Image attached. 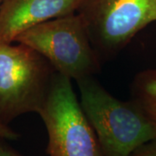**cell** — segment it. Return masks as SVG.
Masks as SVG:
<instances>
[{
    "mask_svg": "<svg viewBox=\"0 0 156 156\" xmlns=\"http://www.w3.org/2000/svg\"><path fill=\"white\" fill-rule=\"evenodd\" d=\"M80 104L98 140L103 156H130L156 139V124L134 101L109 94L93 76L76 81Z\"/></svg>",
    "mask_w": 156,
    "mask_h": 156,
    "instance_id": "cell-1",
    "label": "cell"
},
{
    "mask_svg": "<svg viewBox=\"0 0 156 156\" xmlns=\"http://www.w3.org/2000/svg\"><path fill=\"white\" fill-rule=\"evenodd\" d=\"M15 42L37 51L56 72L71 80L93 76L100 69V57L77 12L37 24Z\"/></svg>",
    "mask_w": 156,
    "mask_h": 156,
    "instance_id": "cell-2",
    "label": "cell"
},
{
    "mask_svg": "<svg viewBox=\"0 0 156 156\" xmlns=\"http://www.w3.org/2000/svg\"><path fill=\"white\" fill-rule=\"evenodd\" d=\"M55 72L31 48L0 41V119L8 124L23 114L38 113Z\"/></svg>",
    "mask_w": 156,
    "mask_h": 156,
    "instance_id": "cell-3",
    "label": "cell"
},
{
    "mask_svg": "<svg viewBox=\"0 0 156 156\" xmlns=\"http://www.w3.org/2000/svg\"><path fill=\"white\" fill-rule=\"evenodd\" d=\"M71 81L55 72L48 95L37 113L48 132L47 153L49 156H103Z\"/></svg>",
    "mask_w": 156,
    "mask_h": 156,
    "instance_id": "cell-4",
    "label": "cell"
},
{
    "mask_svg": "<svg viewBox=\"0 0 156 156\" xmlns=\"http://www.w3.org/2000/svg\"><path fill=\"white\" fill-rule=\"evenodd\" d=\"M77 13L97 55L108 57L155 22L156 0H84Z\"/></svg>",
    "mask_w": 156,
    "mask_h": 156,
    "instance_id": "cell-5",
    "label": "cell"
},
{
    "mask_svg": "<svg viewBox=\"0 0 156 156\" xmlns=\"http://www.w3.org/2000/svg\"><path fill=\"white\" fill-rule=\"evenodd\" d=\"M84 0H3L0 5V41L13 43L41 23L77 12Z\"/></svg>",
    "mask_w": 156,
    "mask_h": 156,
    "instance_id": "cell-6",
    "label": "cell"
},
{
    "mask_svg": "<svg viewBox=\"0 0 156 156\" xmlns=\"http://www.w3.org/2000/svg\"><path fill=\"white\" fill-rule=\"evenodd\" d=\"M131 90L132 100L156 124V69L138 73Z\"/></svg>",
    "mask_w": 156,
    "mask_h": 156,
    "instance_id": "cell-7",
    "label": "cell"
},
{
    "mask_svg": "<svg viewBox=\"0 0 156 156\" xmlns=\"http://www.w3.org/2000/svg\"><path fill=\"white\" fill-rule=\"evenodd\" d=\"M130 156H156V139L149 140L139 147Z\"/></svg>",
    "mask_w": 156,
    "mask_h": 156,
    "instance_id": "cell-8",
    "label": "cell"
},
{
    "mask_svg": "<svg viewBox=\"0 0 156 156\" xmlns=\"http://www.w3.org/2000/svg\"><path fill=\"white\" fill-rule=\"evenodd\" d=\"M19 134L14 130H12L8 124L4 122L0 119V139L3 140H17Z\"/></svg>",
    "mask_w": 156,
    "mask_h": 156,
    "instance_id": "cell-9",
    "label": "cell"
},
{
    "mask_svg": "<svg viewBox=\"0 0 156 156\" xmlns=\"http://www.w3.org/2000/svg\"><path fill=\"white\" fill-rule=\"evenodd\" d=\"M5 140L0 139V156H23L18 152L11 148L4 141Z\"/></svg>",
    "mask_w": 156,
    "mask_h": 156,
    "instance_id": "cell-10",
    "label": "cell"
},
{
    "mask_svg": "<svg viewBox=\"0 0 156 156\" xmlns=\"http://www.w3.org/2000/svg\"><path fill=\"white\" fill-rule=\"evenodd\" d=\"M2 1H3V0H0V5H1V3H2Z\"/></svg>",
    "mask_w": 156,
    "mask_h": 156,
    "instance_id": "cell-11",
    "label": "cell"
}]
</instances>
